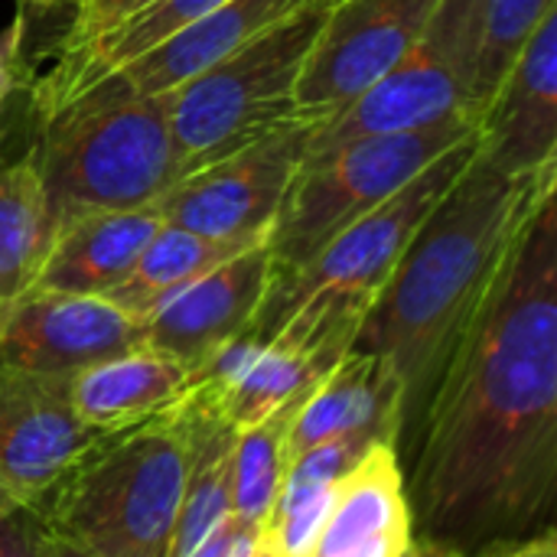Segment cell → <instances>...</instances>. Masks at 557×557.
I'll return each instance as SVG.
<instances>
[{
    "label": "cell",
    "instance_id": "7a4b0ae2",
    "mask_svg": "<svg viewBox=\"0 0 557 557\" xmlns=\"http://www.w3.org/2000/svg\"><path fill=\"white\" fill-rule=\"evenodd\" d=\"M557 186V166L506 176L480 150L434 202L369 307L352 349L375 356L398 388L395 454L411 457L428 398L499 274L522 222Z\"/></svg>",
    "mask_w": 557,
    "mask_h": 557
},
{
    "label": "cell",
    "instance_id": "9c48e42d",
    "mask_svg": "<svg viewBox=\"0 0 557 557\" xmlns=\"http://www.w3.org/2000/svg\"><path fill=\"white\" fill-rule=\"evenodd\" d=\"M310 127L313 121H290L248 147L186 173L153 202V209L166 225L206 238L238 245L264 242L300 170Z\"/></svg>",
    "mask_w": 557,
    "mask_h": 557
},
{
    "label": "cell",
    "instance_id": "4316f807",
    "mask_svg": "<svg viewBox=\"0 0 557 557\" xmlns=\"http://www.w3.org/2000/svg\"><path fill=\"white\" fill-rule=\"evenodd\" d=\"M26 13L16 10V16L0 29V121L7 111V101L13 91L26 82V59H23V42H26Z\"/></svg>",
    "mask_w": 557,
    "mask_h": 557
},
{
    "label": "cell",
    "instance_id": "e0dca14e",
    "mask_svg": "<svg viewBox=\"0 0 557 557\" xmlns=\"http://www.w3.org/2000/svg\"><path fill=\"white\" fill-rule=\"evenodd\" d=\"M160 225L163 215L153 206L88 212L62 225L49 245L36 290L104 297L131 274Z\"/></svg>",
    "mask_w": 557,
    "mask_h": 557
},
{
    "label": "cell",
    "instance_id": "f546056e",
    "mask_svg": "<svg viewBox=\"0 0 557 557\" xmlns=\"http://www.w3.org/2000/svg\"><path fill=\"white\" fill-rule=\"evenodd\" d=\"M408 557H467V555H460L457 548H447V545H441V542L414 539V545H411V555Z\"/></svg>",
    "mask_w": 557,
    "mask_h": 557
},
{
    "label": "cell",
    "instance_id": "ffe728a7",
    "mask_svg": "<svg viewBox=\"0 0 557 557\" xmlns=\"http://www.w3.org/2000/svg\"><path fill=\"white\" fill-rule=\"evenodd\" d=\"M222 3H228V0H150L140 10H134L131 16H124L121 23H114L111 29H104L72 49H59V65L39 82V88H33L36 104L59 101V98L111 75L134 55L147 52L170 33L196 23L199 16L219 10Z\"/></svg>",
    "mask_w": 557,
    "mask_h": 557
},
{
    "label": "cell",
    "instance_id": "30bf717a",
    "mask_svg": "<svg viewBox=\"0 0 557 557\" xmlns=\"http://www.w3.org/2000/svg\"><path fill=\"white\" fill-rule=\"evenodd\" d=\"M441 3L444 0L330 3L297 85L300 114L323 121L343 111L414 46Z\"/></svg>",
    "mask_w": 557,
    "mask_h": 557
},
{
    "label": "cell",
    "instance_id": "4dcf8cb0",
    "mask_svg": "<svg viewBox=\"0 0 557 557\" xmlns=\"http://www.w3.org/2000/svg\"><path fill=\"white\" fill-rule=\"evenodd\" d=\"M62 3H78V0H16V7H20V13H46V10H55V7H62Z\"/></svg>",
    "mask_w": 557,
    "mask_h": 557
},
{
    "label": "cell",
    "instance_id": "e575fe53",
    "mask_svg": "<svg viewBox=\"0 0 557 557\" xmlns=\"http://www.w3.org/2000/svg\"><path fill=\"white\" fill-rule=\"evenodd\" d=\"M323 3H326V7H330V3H336V0H323Z\"/></svg>",
    "mask_w": 557,
    "mask_h": 557
},
{
    "label": "cell",
    "instance_id": "52a82bcc",
    "mask_svg": "<svg viewBox=\"0 0 557 557\" xmlns=\"http://www.w3.org/2000/svg\"><path fill=\"white\" fill-rule=\"evenodd\" d=\"M476 131L480 117L467 111L418 131L359 137L317 160L300 163L287 199L268 232V290L287 284L339 232L388 202L441 153Z\"/></svg>",
    "mask_w": 557,
    "mask_h": 557
},
{
    "label": "cell",
    "instance_id": "4fadbf2b",
    "mask_svg": "<svg viewBox=\"0 0 557 557\" xmlns=\"http://www.w3.org/2000/svg\"><path fill=\"white\" fill-rule=\"evenodd\" d=\"M271 284L268 238L212 268L153 317L144 320L140 349L160 352L183 369L199 372L235 339L248 336Z\"/></svg>",
    "mask_w": 557,
    "mask_h": 557
},
{
    "label": "cell",
    "instance_id": "484cf974",
    "mask_svg": "<svg viewBox=\"0 0 557 557\" xmlns=\"http://www.w3.org/2000/svg\"><path fill=\"white\" fill-rule=\"evenodd\" d=\"M144 3H150V0H78V13H75V23H72L62 49H72V46L111 29L114 23H121Z\"/></svg>",
    "mask_w": 557,
    "mask_h": 557
},
{
    "label": "cell",
    "instance_id": "277c9868",
    "mask_svg": "<svg viewBox=\"0 0 557 557\" xmlns=\"http://www.w3.org/2000/svg\"><path fill=\"white\" fill-rule=\"evenodd\" d=\"M480 150V131L441 153L388 202L339 232L287 284L271 287L248 330L251 339H277L336 366L395 271L405 245Z\"/></svg>",
    "mask_w": 557,
    "mask_h": 557
},
{
    "label": "cell",
    "instance_id": "6da1fadb",
    "mask_svg": "<svg viewBox=\"0 0 557 557\" xmlns=\"http://www.w3.org/2000/svg\"><path fill=\"white\" fill-rule=\"evenodd\" d=\"M405 493L414 539L467 557L555 529L557 186L522 222L428 398Z\"/></svg>",
    "mask_w": 557,
    "mask_h": 557
},
{
    "label": "cell",
    "instance_id": "ba28073f",
    "mask_svg": "<svg viewBox=\"0 0 557 557\" xmlns=\"http://www.w3.org/2000/svg\"><path fill=\"white\" fill-rule=\"evenodd\" d=\"M486 0H444L414 46L343 111L313 121L304 160H317L349 140L398 134L473 111V85L483 46Z\"/></svg>",
    "mask_w": 557,
    "mask_h": 557
},
{
    "label": "cell",
    "instance_id": "7c38bea8",
    "mask_svg": "<svg viewBox=\"0 0 557 557\" xmlns=\"http://www.w3.org/2000/svg\"><path fill=\"white\" fill-rule=\"evenodd\" d=\"M144 323L104 297L29 290L0 310V362L39 372L75 375L101 359L140 349Z\"/></svg>",
    "mask_w": 557,
    "mask_h": 557
},
{
    "label": "cell",
    "instance_id": "1f68e13d",
    "mask_svg": "<svg viewBox=\"0 0 557 557\" xmlns=\"http://www.w3.org/2000/svg\"><path fill=\"white\" fill-rule=\"evenodd\" d=\"M52 557H91L85 548H78V545H72V542H65V539H59V535H52Z\"/></svg>",
    "mask_w": 557,
    "mask_h": 557
},
{
    "label": "cell",
    "instance_id": "9a60e30c",
    "mask_svg": "<svg viewBox=\"0 0 557 557\" xmlns=\"http://www.w3.org/2000/svg\"><path fill=\"white\" fill-rule=\"evenodd\" d=\"M411 545L401 457L379 441L339 480L330 519L307 557H408Z\"/></svg>",
    "mask_w": 557,
    "mask_h": 557
},
{
    "label": "cell",
    "instance_id": "f1b7e54d",
    "mask_svg": "<svg viewBox=\"0 0 557 557\" xmlns=\"http://www.w3.org/2000/svg\"><path fill=\"white\" fill-rule=\"evenodd\" d=\"M476 557H557V532H542L532 539H519V542H499L483 548Z\"/></svg>",
    "mask_w": 557,
    "mask_h": 557
},
{
    "label": "cell",
    "instance_id": "ac0fdd59",
    "mask_svg": "<svg viewBox=\"0 0 557 557\" xmlns=\"http://www.w3.org/2000/svg\"><path fill=\"white\" fill-rule=\"evenodd\" d=\"M300 3L307 0H228L134 55L111 75L137 95H166L245 46L261 29L294 13Z\"/></svg>",
    "mask_w": 557,
    "mask_h": 557
},
{
    "label": "cell",
    "instance_id": "603a6c76",
    "mask_svg": "<svg viewBox=\"0 0 557 557\" xmlns=\"http://www.w3.org/2000/svg\"><path fill=\"white\" fill-rule=\"evenodd\" d=\"M304 401V398H300ZM274 411L255 428L242 431L232 447V509L228 516L251 532H261L287 473V428L297 405Z\"/></svg>",
    "mask_w": 557,
    "mask_h": 557
},
{
    "label": "cell",
    "instance_id": "44dd1931",
    "mask_svg": "<svg viewBox=\"0 0 557 557\" xmlns=\"http://www.w3.org/2000/svg\"><path fill=\"white\" fill-rule=\"evenodd\" d=\"M245 248H251V245L206 238V235H196V232L163 222L160 232L144 248V255L137 258V264L131 268V274L117 287H111L104 294V300L114 304L131 320L144 323L183 287H189L212 268L225 264L228 258L242 255Z\"/></svg>",
    "mask_w": 557,
    "mask_h": 557
},
{
    "label": "cell",
    "instance_id": "2e32d148",
    "mask_svg": "<svg viewBox=\"0 0 557 557\" xmlns=\"http://www.w3.org/2000/svg\"><path fill=\"white\" fill-rule=\"evenodd\" d=\"M339 437H372L395 447L398 388L375 356L346 352L304 395L287 428V463L304 450Z\"/></svg>",
    "mask_w": 557,
    "mask_h": 557
},
{
    "label": "cell",
    "instance_id": "83f0119b",
    "mask_svg": "<svg viewBox=\"0 0 557 557\" xmlns=\"http://www.w3.org/2000/svg\"><path fill=\"white\" fill-rule=\"evenodd\" d=\"M258 535L261 532H251V529H242L232 516L186 557H251L255 545H258Z\"/></svg>",
    "mask_w": 557,
    "mask_h": 557
},
{
    "label": "cell",
    "instance_id": "8992f818",
    "mask_svg": "<svg viewBox=\"0 0 557 557\" xmlns=\"http://www.w3.org/2000/svg\"><path fill=\"white\" fill-rule=\"evenodd\" d=\"M323 20L326 3L307 0L163 95L180 180L290 121H310L297 108V85Z\"/></svg>",
    "mask_w": 557,
    "mask_h": 557
},
{
    "label": "cell",
    "instance_id": "7402d4cb",
    "mask_svg": "<svg viewBox=\"0 0 557 557\" xmlns=\"http://www.w3.org/2000/svg\"><path fill=\"white\" fill-rule=\"evenodd\" d=\"M55 238L33 157H0V310L36 287Z\"/></svg>",
    "mask_w": 557,
    "mask_h": 557
},
{
    "label": "cell",
    "instance_id": "5b68a950",
    "mask_svg": "<svg viewBox=\"0 0 557 557\" xmlns=\"http://www.w3.org/2000/svg\"><path fill=\"white\" fill-rule=\"evenodd\" d=\"M189 473V437L170 405L98 437L36 503L49 532L91 557H166Z\"/></svg>",
    "mask_w": 557,
    "mask_h": 557
},
{
    "label": "cell",
    "instance_id": "5bb4252c",
    "mask_svg": "<svg viewBox=\"0 0 557 557\" xmlns=\"http://www.w3.org/2000/svg\"><path fill=\"white\" fill-rule=\"evenodd\" d=\"M480 157L506 176L557 166V10L525 39L480 114Z\"/></svg>",
    "mask_w": 557,
    "mask_h": 557
},
{
    "label": "cell",
    "instance_id": "d4e9b609",
    "mask_svg": "<svg viewBox=\"0 0 557 557\" xmlns=\"http://www.w3.org/2000/svg\"><path fill=\"white\" fill-rule=\"evenodd\" d=\"M0 557H52V532L36 506L0 512Z\"/></svg>",
    "mask_w": 557,
    "mask_h": 557
},
{
    "label": "cell",
    "instance_id": "d6a6232c",
    "mask_svg": "<svg viewBox=\"0 0 557 557\" xmlns=\"http://www.w3.org/2000/svg\"><path fill=\"white\" fill-rule=\"evenodd\" d=\"M251 557H277V552H274V548H271V545H268V542H264L261 535H258V545H255Z\"/></svg>",
    "mask_w": 557,
    "mask_h": 557
},
{
    "label": "cell",
    "instance_id": "836d02e7",
    "mask_svg": "<svg viewBox=\"0 0 557 557\" xmlns=\"http://www.w3.org/2000/svg\"><path fill=\"white\" fill-rule=\"evenodd\" d=\"M0 144H3V121H0Z\"/></svg>",
    "mask_w": 557,
    "mask_h": 557
},
{
    "label": "cell",
    "instance_id": "8fae6325",
    "mask_svg": "<svg viewBox=\"0 0 557 557\" xmlns=\"http://www.w3.org/2000/svg\"><path fill=\"white\" fill-rule=\"evenodd\" d=\"M69 379L0 362V512L36 506L46 490L108 434L88 428L72 411Z\"/></svg>",
    "mask_w": 557,
    "mask_h": 557
},
{
    "label": "cell",
    "instance_id": "cb8c5ba5",
    "mask_svg": "<svg viewBox=\"0 0 557 557\" xmlns=\"http://www.w3.org/2000/svg\"><path fill=\"white\" fill-rule=\"evenodd\" d=\"M557 10V0H486L483 13V46L473 85V111L476 117L493 101L506 72L512 69L519 49L535 33V26Z\"/></svg>",
    "mask_w": 557,
    "mask_h": 557
},
{
    "label": "cell",
    "instance_id": "3957f363",
    "mask_svg": "<svg viewBox=\"0 0 557 557\" xmlns=\"http://www.w3.org/2000/svg\"><path fill=\"white\" fill-rule=\"evenodd\" d=\"M33 108L29 157L55 232L88 212L153 206L180 180L163 95H137L104 75Z\"/></svg>",
    "mask_w": 557,
    "mask_h": 557
},
{
    "label": "cell",
    "instance_id": "d6986e66",
    "mask_svg": "<svg viewBox=\"0 0 557 557\" xmlns=\"http://www.w3.org/2000/svg\"><path fill=\"white\" fill-rule=\"evenodd\" d=\"M189 382L193 375L180 362L150 349H131L75 372L69 401L88 428L117 431L170 408Z\"/></svg>",
    "mask_w": 557,
    "mask_h": 557
}]
</instances>
